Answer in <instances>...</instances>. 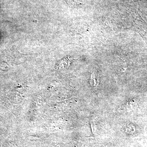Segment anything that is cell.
Instances as JSON below:
<instances>
[{
	"label": "cell",
	"instance_id": "1",
	"mask_svg": "<svg viewBox=\"0 0 147 147\" xmlns=\"http://www.w3.org/2000/svg\"><path fill=\"white\" fill-rule=\"evenodd\" d=\"M99 75L96 71H94L92 73L90 79V84L92 86L96 87L99 84Z\"/></svg>",
	"mask_w": 147,
	"mask_h": 147
},
{
	"label": "cell",
	"instance_id": "2",
	"mask_svg": "<svg viewBox=\"0 0 147 147\" xmlns=\"http://www.w3.org/2000/svg\"><path fill=\"white\" fill-rule=\"evenodd\" d=\"M66 2L69 5H79V0H65Z\"/></svg>",
	"mask_w": 147,
	"mask_h": 147
}]
</instances>
